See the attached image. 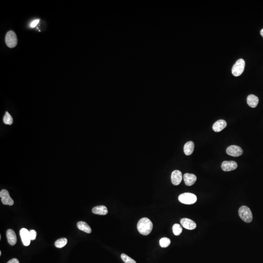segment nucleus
Wrapping results in <instances>:
<instances>
[{"label":"nucleus","instance_id":"nucleus-20","mask_svg":"<svg viewBox=\"0 0 263 263\" xmlns=\"http://www.w3.org/2000/svg\"><path fill=\"white\" fill-rule=\"evenodd\" d=\"M3 121H4V123H5V124H7V125H11L12 124L13 122V118L11 117V115L9 114L8 112H5V115L3 118Z\"/></svg>","mask_w":263,"mask_h":263},{"label":"nucleus","instance_id":"nucleus-28","mask_svg":"<svg viewBox=\"0 0 263 263\" xmlns=\"http://www.w3.org/2000/svg\"><path fill=\"white\" fill-rule=\"evenodd\" d=\"M2 255V252L1 251H0V255L1 256Z\"/></svg>","mask_w":263,"mask_h":263},{"label":"nucleus","instance_id":"nucleus-10","mask_svg":"<svg viewBox=\"0 0 263 263\" xmlns=\"http://www.w3.org/2000/svg\"><path fill=\"white\" fill-rule=\"evenodd\" d=\"M182 180V174L178 170H175L171 173V182L175 186L180 184Z\"/></svg>","mask_w":263,"mask_h":263},{"label":"nucleus","instance_id":"nucleus-13","mask_svg":"<svg viewBox=\"0 0 263 263\" xmlns=\"http://www.w3.org/2000/svg\"><path fill=\"white\" fill-rule=\"evenodd\" d=\"M6 236L8 243L14 246L17 243V236L15 231L12 229H9L6 231Z\"/></svg>","mask_w":263,"mask_h":263},{"label":"nucleus","instance_id":"nucleus-25","mask_svg":"<svg viewBox=\"0 0 263 263\" xmlns=\"http://www.w3.org/2000/svg\"><path fill=\"white\" fill-rule=\"evenodd\" d=\"M39 21L40 20L37 19V20H34L32 22L30 25V28H35V26H36V25L38 24V22H39Z\"/></svg>","mask_w":263,"mask_h":263},{"label":"nucleus","instance_id":"nucleus-23","mask_svg":"<svg viewBox=\"0 0 263 263\" xmlns=\"http://www.w3.org/2000/svg\"><path fill=\"white\" fill-rule=\"evenodd\" d=\"M121 258H122V260L123 261V262L125 263H137L135 262V260L133 259L132 258L129 257V256L127 255H126L124 254V253H122L121 255Z\"/></svg>","mask_w":263,"mask_h":263},{"label":"nucleus","instance_id":"nucleus-1","mask_svg":"<svg viewBox=\"0 0 263 263\" xmlns=\"http://www.w3.org/2000/svg\"><path fill=\"white\" fill-rule=\"evenodd\" d=\"M152 222L148 218L144 217L138 221L137 228L139 233L143 235H148L153 230Z\"/></svg>","mask_w":263,"mask_h":263},{"label":"nucleus","instance_id":"nucleus-7","mask_svg":"<svg viewBox=\"0 0 263 263\" xmlns=\"http://www.w3.org/2000/svg\"><path fill=\"white\" fill-rule=\"evenodd\" d=\"M226 152L229 155L233 157H238L242 155L243 151L242 148L238 146L231 145L228 147L227 149Z\"/></svg>","mask_w":263,"mask_h":263},{"label":"nucleus","instance_id":"nucleus-12","mask_svg":"<svg viewBox=\"0 0 263 263\" xmlns=\"http://www.w3.org/2000/svg\"><path fill=\"white\" fill-rule=\"evenodd\" d=\"M185 183L188 186H191L196 182L197 178L194 174L186 173L183 175Z\"/></svg>","mask_w":263,"mask_h":263},{"label":"nucleus","instance_id":"nucleus-17","mask_svg":"<svg viewBox=\"0 0 263 263\" xmlns=\"http://www.w3.org/2000/svg\"><path fill=\"white\" fill-rule=\"evenodd\" d=\"M195 149V144L192 141H189L185 144L184 151L186 155H190L192 154Z\"/></svg>","mask_w":263,"mask_h":263},{"label":"nucleus","instance_id":"nucleus-4","mask_svg":"<svg viewBox=\"0 0 263 263\" xmlns=\"http://www.w3.org/2000/svg\"><path fill=\"white\" fill-rule=\"evenodd\" d=\"M245 67V62L242 58L239 59L236 61L232 68V74L235 77H238L241 75L244 71Z\"/></svg>","mask_w":263,"mask_h":263},{"label":"nucleus","instance_id":"nucleus-8","mask_svg":"<svg viewBox=\"0 0 263 263\" xmlns=\"http://www.w3.org/2000/svg\"><path fill=\"white\" fill-rule=\"evenodd\" d=\"M20 236L21 237L22 241L24 246H28L30 245L31 239L30 237L29 231L26 228H22L20 231Z\"/></svg>","mask_w":263,"mask_h":263},{"label":"nucleus","instance_id":"nucleus-6","mask_svg":"<svg viewBox=\"0 0 263 263\" xmlns=\"http://www.w3.org/2000/svg\"><path fill=\"white\" fill-rule=\"evenodd\" d=\"M0 197L3 204L12 206L14 203V200L11 198L8 191L6 190H2L0 192Z\"/></svg>","mask_w":263,"mask_h":263},{"label":"nucleus","instance_id":"nucleus-3","mask_svg":"<svg viewBox=\"0 0 263 263\" xmlns=\"http://www.w3.org/2000/svg\"><path fill=\"white\" fill-rule=\"evenodd\" d=\"M178 200L182 203L191 205L196 202L197 197L194 194L186 192L180 195L179 196Z\"/></svg>","mask_w":263,"mask_h":263},{"label":"nucleus","instance_id":"nucleus-26","mask_svg":"<svg viewBox=\"0 0 263 263\" xmlns=\"http://www.w3.org/2000/svg\"><path fill=\"white\" fill-rule=\"evenodd\" d=\"M7 263H19V261L16 258H13L12 259L9 261Z\"/></svg>","mask_w":263,"mask_h":263},{"label":"nucleus","instance_id":"nucleus-27","mask_svg":"<svg viewBox=\"0 0 263 263\" xmlns=\"http://www.w3.org/2000/svg\"><path fill=\"white\" fill-rule=\"evenodd\" d=\"M260 34L263 37V28L262 29V30H261Z\"/></svg>","mask_w":263,"mask_h":263},{"label":"nucleus","instance_id":"nucleus-2","mask_svg":"<svg viewBox=\"0 0 263 263\" xmlns=\"http://www.w3.org/2000/svg\"><path fill=\"white\" fill-rule=\"evenodd\" d=\"M240 217L246 223H251L253 219L252 214L249 208L243 206L240 208L238 211Z\"/></svg>","mask_w":263,"mask_h":263},{"label":"nucleus","instance_id":"nucleus-21","mask_svg":"<svg viewBox=\"0 0 263 263\" xmlns=\"http://www.w3.org/2000/svg\"><path fill=\"white\" fill-rule=\"evenodd\" d=\"M182 228L180 225L178 224H175L173 227V231L174 235L176 236H178L182 232Z\"/></svg>","mask_w":263,"mask_h":263},{"label":"nucleus","instance_id":"nucleus-14","mask_svg":"<svg viewBox=\"0 0 263 263\" xmlns=\"http://www.w3.org/2000/svg\"><path fill=\"white\" fill-rule=\"evenodd\" d=\"M227 122L223 119H220L214 123L212 126V129L215 132H220L225 129L227 126Z\"/></svg>","mask_w":263,"mask_h":263},{"label":"nucleus","instance_id":"nucleus-24","mask_svg":"<svg viewBox=\"0 0 263 263\" xmlns=\"http://www.w3.org/2000/svg\"><path fill=\"white\" fill-rule=\"evenodd\" d=\"M29 233H30V239L31 240H35L37 236V232L35 230H31L29 231Z\"/></svg>","mask_w":263,"mask_h":263},{"label":"nucleus","instance_id":"nucleus-22","mask_svg":"<svg viewBox=\"0 0 263 263\" xmlns=\"http://www.w3.org/2000/svg\"><path fill=\"white\" fill-rule=\"evenodd\" d=\"M171 244V240L170 239L168 238L167 237H164L161 239L159 241V245L162 248H167Z\"/></svg>","mask_w":263,"mask_h":263},{"label":"nucleus","instance_id":"nucleus-11","mask_svg":"<svg viewBox=\"0 0 263 263\" xmlns=\"http://www.w3.org/2000/svg\"><path fill=\"white\" fill-rule=\"evenodd\" d=\"M182 226L187 230H192L196 228V224L194 221L188 218H183L180 220Z\"/></svg>","mask_w":263,"mask_h":263},{"label":"nucleus","instance_id":"nucleus-16","mask_svg":"<svg viewBox=\"0 0 263 263\" xmlns=\"http://www.w3.org/2000/svg\"><path fill=\"white\" fill-rule=\"evenodd\" d=\"M92 212L96 215H105L108 214V211L105 206H98L93 208Z\"/></svg>","mask_w":263,"mask_h":263},{"label":"nucleus","instance_id":"nucleus-18","mask_svg":"<svg viewBox=\"0 0 263 263\" xmlns=\"http://www.w3.org/2000/svg\"><path fill=\"white\" fill-rule=\"evenodd\" d=\"M77 227L81 231L87 233H90L92 232V230L89 225L86 222L80 221L77 223Z\"/></svg>","mask_w":263,"mask_h":263},{"label":"nucleus","instance_id":"nucleus-5","mask_svg":"<svg viewBox=\"0 0 263 263\" xmlns=\"http://www.w3.org/2000/svg\"><path fill=\"white\" fill-rule=\"evenodd\" d=\"M5 43L8 47L12 48L16 46L18 38L16 34L13 31H9L6 33L5 38Z\"/></svg>","mask_w":263,"mask_h":263},{"label":"nucleus","instance_id":"nucleus-9","mask_svg":"<svg viewBox=\"0 0 263 263\" xmlns=\"http://www.w3.org/2000/svg\"><path fill=\"white\" fill-rule=\"evenodd\" d=\"M238 166L237 163L234 161H225L221 165L222 170L225 171H230L235 170Z\"/></svg>","mask_w":263,"mask_h":263},{"label":"nucleus","instance_id":"nucleus-19","mask_svg":"<svg viewBox=\"0 0 263 263\" xmlns=\"http://www.w3.org/2000/svg\"><path fill=\"white\" fill-rule=\"evenodd\" d=\"M67 243V239L65 238H62L57 240L55 242V246L58 248H62Z\"/></svg>","mask_w":263,"mask_h":263},{"label":"nucleus","instance_id":"nucleus-15","mask_svg":"<svg viewBox=\"0 0 263 263\" xmlns=\"http://www.w3.org/2000/svg\"><path fill=\"white\" fill-rule=\"evenodd\" d=\"M259 102V98L254 95H250L247 97V103L251 108H255Z\"/></svg>","mask_w":263,"mask_h":263}]
</instances>
